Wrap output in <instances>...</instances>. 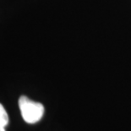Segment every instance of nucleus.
Returning <instances> with one entry per match:
<instances>
[{"label":"nucleus","mask_w":131,"mask_h":131,"mask_svg":"<svg viewBox=\"0 0 131 131\" xmlns=\"http://www.w3.org/2000/svg\"><path fill=\"white\" fill-rule=\"evenodd\" d=\"M0 131H6V130H5V126L0 124Z\"/></svg>","instance_id":"7ed1b4c3"},{"label":"nucleus","mask_w":131,"mask_h":131,"mask_svg":"<svg viewBox=\"0 0 131 131\" xmlns=\"http://www.w3.org/2000/svg\"><path fill=\"white\" fill-rule=\"evenodd\" d=\"M19 107L22 118L28 124H36L43 117V105L40 102L32 101L25 96L19 97Z\"/></svg>","instance_id":"f257e3e1"},{"label":"nucleus","mask_w":131,"mask_h":131,"mask_svg":"<svg viewBox=\"0 0 131 131\" xmlns=\"http://www.w3.org/2000/svg\"><path fill=\"white\" fill-rule=\"evenodd\" d=\"M0 124L5 127L9 124V115L1 103H0Z\"/></svg>","instance_id":"f03ea898"}]
</instances>
